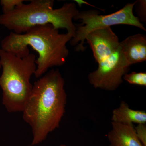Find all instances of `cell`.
Masks as SVG:
<instances>
[{
	"label": "cell",
	"mask_w": 146,
	"mask_h": 146,
	"mask_svg": "<svg viewBox=\"0 0 146 146\" xmlns=\"http://www.w3.org/2000/svg\"><path fill=\"white\" fill-rule=\"evenodd\" d=\"M107 135L109 146H143L136 136L133 124L111 122Z\"/></svg>",
	"instance_id": "9"
},
{
	"label": "cell",
	"mask_w": 146,
	"mask_h": 146,
	"mask_svg": "<svg viewBox=\"0 0 146 146\" xmlns=\"http://www.w3.org/2000/svg\"><path fill=\"white\" fill-rule=\"evenodd\" d=\"M23 0H1L3 13H7L14 10L16 7L24 3Z\"/></svg>",
	"instance_id": "12"
},
{
	"label": "cell",
	"mask_w": 146,
	"mask_h": 146,
	"mask_svg": "<svg viewBox=\"0 0 146 146\" xmlns=\"http://www.w3.org/2000/svg\"><path fill=\"white\" fill-rule=\"evenodd\" d=\"M98 68L89 73V83L96 89L115 91L123 82V77L130 68L120 46L116 51L98 63Z\"/></svg>",
	"instance_id": "6"
},
{
	"label": "cell",
	"mask_w": 146,
	"mask_h": 146,
	"mask_svg": "<svg viewBox=\"0 0 146 146\" xmlns=\"http://www.w3.org/2000/svg\"><path fill=\"white\" fill-rule=\"evenodd\" d=\"M112 122L133 124L146 123V113L145 111L134 110L130 108L124 101H122L119 106L112 111Z\"/></svg>",
	"instance_id": "10"
},
{
	"label": "cell",
	"mask_w": 146,
	"mask_h": 146,
	"mask_svg": "<svg viewBox=\"0 0 146 146\" xmlns=\"http://www.w3.org/2000/svg\"><path fill=\"white\" fill-rule=\"evenodd\" d=\"M136 12L142 21L146 22V1L145 0H138L136 1Z\"/></svg>",
	"instance_id": "14"
},
{
	"label": "cell",
	"mask_w": 146,
	"mask_h": 146,
	"mask_svg": "<svg viewBox=\"0 0 146 146\" xmlns=\"http://www.w3.org/2000/svg\"><path fill=\"white\" fill-rule=\"evenodd\" d=\"M124 56L129 65L141 63L146 60V36L138 33L127 37L120 42Z\"/></svg>",
	"instance_id": "8"
},
{
	"label": "cell",
	"mask_w": 146,
	"mask_h": 146,
	"mask_svg": "<svg viewBox=\"0 0 146 146\" xmlns=\"http://www.w3.org/2000/svg\"><path fill=\"white\" fill-rule=\"evenodd\" d=\"M97 63L112 54L119 48V37L111 27L98 29L89 33L85 37Z\"/></svg>",
	"instance_id": "7"
},
{
	"label": "cell",
	"mask_w": 146,
	"mask_h": 146,
	"mask_svg": "<svg viewBox=\"0 0 146 146\" xmlns=\"http://www.w3.org/2000/svg\"><path fill=\"white\" fill-rule=\"evenodd\" d=\"M123 79L130 84L146 86V72H133L129 74L127 73L124 76Z\"/></svg>",
	"instance_id": "11"
},
{
	"label": "cell",
	"mask_w": 146,
	"mask_h": 146,
	"mask_svg": "<svg viewBox=\"0 0 146 146\" xmlns=\"http://www.w3.org/2000/svg\"><path fill=\"white\" fill-rule=\"evenodd\" d=\"M65 84L59 70L53 69L33 84L22 112L24 121L31 127V146L42 143L60 126L67 104Z\"/></svg>",
	"instance_id": "1"
},
{
	"label": "cell",
	"mask_w": 146,
	"mask_h": 146,
	"mask_svg": "<svg viewBox=\"0 0 146 146\" xmlns=\"http://www.w3.org/2000/svg\"><path fill=\"white\" fill-rule=\"evenodd\" d=\"M1 65H0V69H1Z\"/></svg>",
	"instance_id": "16"
},
{
	"label": "cell",
	"mask_w": 146,
	"mask_h": 146,
	"mask_svg": "<svg viewBox=\"0 0 146 146\" xmlns=\"http://www.w3.org/2000/svg\"><path fill=\"white\" fill-rule=\"evenodd\" d=\"M59 146H67L65 145H60Z\"/></svg>",
	"instance_id": "15"
},
{
	"label": "cell",
	"mask_w": 146,
	"mask_h": 146,
	"mask_svg": "<svg viewBox=\"0 0 146 146\" xmlns=\"http://www.w3.org/2000/svg\"><path fill=\"white\" fill-rule=\"evenodd\" d=\"M136 3V1L127 3L120 10L108 15H100L99 11L94 9L79 11L74 20H80L82 23L76 25L75 35L70 41L71 45H77L76 51H83L85 37L89 33L115 25L132 26L146 31L145 28L139 18L133 14V8Z\"/></svg>",
	"instance_id": "5"
},
{
	"label": "cell",
	"mask_w": 146,
	"mask_h": 146,
	"mask_svg": "<svg viewBox=\"0 0 146 146\" xmlns=\"http://www.w3.org/2000/svg\"><path fill=\"white\" fill-rule=\"evenodd\" d=\"M36 60L33 54L21 58L0 49L2 103L9 113L23 110L32 89L31 78L36 70Z\"/></svg>",
	"instance_id": "4"
},
{
	"label": "cell",
	"mask_w": 146,
	"mask_h": 146,
	"mask_svg": "<svg viewBox=\"0 0 146 146\" xmlns=\"http://www.w3.org/2000/svg\"><path fill=\"white\" fill-rule=\"evenodd\" d=\"M135 133L138 140L143 146H146V124H139L134 127Z\"/></svg>",
	"instance_id": "13"
},
{
	"label": "cell",
	"mask_w": 146,
	"mask_h": 146,
	"mask_svg": "<svg viewBox=\"0 0 146 146\" xmlns=\"http://www.w3.org/2000/svg\"><path fill=\"white\" fill-rule=\"evenodd\" d=\"M73 37L72 33H60L59 29L47 24L33 27L22 34L11 31L2 40L1 47L21 58L28 55L30 53L29 47H31L39 55L34 75L39 78L50 68L65 64L69 55L67 44Z\"/></svg>",
	"instance_id": "2"
},
{
	"label": "cell",
	"mask_w": 146,
	"mask_h": 146,
	"mask_svg": "<svg viewBox=\"0 0 146 146\" xmlns=\"http://www.w3.org/2000/svg\"><path fill=\"white\" fill-rule=\"evenodd\" d=\"M54 2L52 0H32L28 4L23 3L11 12L0 15V25L11 32L22 34L33 27L51 24L58 29H66L74 37L76 28L73 20L79 12L76 5L66 3L54 9Z\"/></svg>",
	"instance_id": "3"
}]
</instances>
